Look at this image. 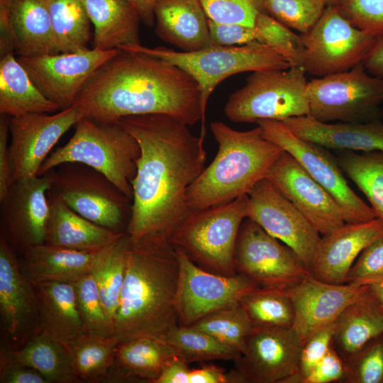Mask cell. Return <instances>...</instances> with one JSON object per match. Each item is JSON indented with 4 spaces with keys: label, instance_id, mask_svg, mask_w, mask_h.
Returning <instances> with one entry per match:
<instances>
[{
    "label": "cell",
    "instance_id": "6da1fadb",
    "mask_svg": "<svg viewBox=\"0 0 383 383\" xmlns=\"http://www.w3.org/2000/svg\"><path fill=\"white\" fill-rule=\"evenodd\" d=\"M120 123L138 141L140 155L131 184V213L126 233L133 240L170 241L189 214L187 192L205 168L201 137L166 114L126 116Z\"/></svg>",
    "mask_w": 383,
    "mask_h": 383
},
{
    "label": "cell",
    "instance_id": "7a4b0ae2",
    "mask_svg": "<svg viewBox=\"0 0 383 383\" xmlns=\"http://www.w3.org/2000/svg\"><path fill=\"white\" fill-rule=\"evenodd\" d=\"M84 117L116 122L123 117L166 114L188 126L205 116L198 82L187 71L160 57L118 49L82 87L74 103Z\"/></svg>",
    "mask_w": 383,
    "mask_h": 383
},
{
    "label": "cell",
    "instance_id": "3957f363",
    "mask_svg": "<svg viewBox=\"0 0 383 383\" xmlns=\"http://www.w3.org/2000/svg\"><path fill=\"white\" fill-rule=\"evenodd\" d=\"M177 252L170 241L130 238L125 279L114 335L121 341L138 337L165 340L178 324Z\"/></svg>",
    "mask_w": 383,
    "mask_h": 383
},
{
    "label": "cell",
    "instance_id": "277c9868",
    "mask_svg": "<svg viewBox=\"0 0 383 383\" xmlns=\"http://www.w3.org/2000/svg\"><path fill=\"white\" fill-rule=\"evenodd\" d=\"M210 129L218 144V151L187 190V204L190 212L247 195L266 177L270 167L284 151L265 138L259 126L240 131L223 122L213 121Z\"/></svg>",
    "mask_w": 383,
    "mask_h": 383
},
{
    "label": "cell",
    "instance_id": "5b68a950",
    "mask_svg": "<svg viewBox=\"0 0 383 383\" xmlns=\"http://www.w3.org/2000/svg\"><path fill=\"white\" fill-rule=\"evenodd\" d=\"M140 155L136 139L118 122L83 117L72 136L48 155L38 175L67 162L87 165L104 175L131 201V182Z\"/></svg>",
    "mask_w": 383,
    "mask_h": 383
},
{
    "label": "cell",
    "instance_id": "8992f818",
    "mask_svg": "<svg viewBox=\"0 0 383 383\" xmlns=\"http://www.w3.org/2000/svg\"><path fill=\"white\" fill-rule=\"evenodd\" d=\"M248 196L206 209L191 211L172 233L170 242L199 267L218 274H237L234 250L246 218Z\"/></svg>",
    "mask_w": 383,
    "mask_h": 383
},
{
    "label": "cell",
    "instance_id": "52a82bcc",
    "mask_svg": "<svg viewBox=\"0 0 383 383\" xmlns=\"http://www.w3.org/2000/svg\"><path fill=\"white\" fill-rule=\"evenodd\" d=\"M118 49L154 55L187 71L199 84L204 116L210 95L225 79L241 72L290 67L283 57L258 41L235 46L211 45L192 52L177 51L162 46L148 48L141 44Z\"/></svg>",
    "mask_w": 383,
    "mask_h": 383
},
{
    "label": "cell",
    "instance_id": "ba28073f",
    "mask_svg": "<svg viewBox=\"0 0 383 383\" xmlns=\"http://www.w3.org/2000/svg\"><path fill=\"white\" fill-rule=\"evenodd\" d=\"M306 73L301 67L252 72L228 97L226 116L233 123H257L309 115Z\"/></svg>",
    "mask_w": 383,
    "mask_h": 383
},
{
    "label": "cell",
    "instance_id": "9c48e42d",
    "mask_svg": "<svg viewBox=\"0 0 383 383\" xmlns=\"http://www.w3.org/2000/svg\"><path fill=\"white\" fill-rule=\"evenodd\" d=\"M309 116L322 121L367 122L382 119L383 79L362 64L307 82Z\"/></svg>",
    "mask_w": 383,
    "mask_h": 383
},
{
    "label": "cell",
    "instance_id": "30bf717a",
    "mask_svg": "<svg viewBox=\"0 0 383 383\" xmlns=\"http://www.w3.org/2000/svg\"><path fill=\"white\" fill-rule=\"evenodd\" d=\"M50 171L48 194L85 218L121 231L126 217L131 216L132 202L104 175L77 162L64 163Z\"/></svg>",
    "mask_w": 383,
    "mask_h": 383
},
{
    "label": "cell",
    "instance_id": "8fae6325",
    "mask_svg": "<svg viewBox=\"0 0 383 383\" xmlns=\"http://www.w3.org/2000/svg\"><path fill=\"white\" fill-rule=\"evenodd\" d=\"M300 35L304 48L302 67L316 77L361 64L377 40L352 24L337 6H326L315 26Z\"/></svg>",
    "mask_w": 383,
    "mask_h": 383
},
{
    "label": "cell",
    "instance_id": "7c38bea8",
    "mask_svg": "<svg viewBox=\"0 0 383 383\" xmlns=\"http://www.w3.org/2000/svg\"><path fill=\"white\" fill-rule=\"evenodd\" d=\"M263 136L292 155L333 198L342 209L345 223H357L377 218L372 209L348 184L336 157L328 148L303 140L282 121L257 122Z\"/></svg>",
    "mask_w": 383,
    "mask_h": 383
},
{
    "label": "cell",
    "instance_id": "4fadbf2b",
    "mask_svg": "<svg viewBox=\"0 0 383 383\" xmlns=\"http://www.w3.org/2000/svg\"><path fill=\"white\" fill-rule=\"evenodd\" d=\"M234 265L260 287L288 290L311 274L296 254L245 218L236 239Z\"/></svg>",
    "mask_w": 383,
    "mask_h": 383
},
{
    "label": "cell",
    "instance_id": "5bb4252c",
    "mask_svg": "<svg viewBox=\"0 0 383 383\" xmlns=\"http://www.w3.org/2000/svg\"><path fill=\"white\" fill-rule=\"evenodd\" d=\"M174 249L179 269L176 301L179 325L191 326L215 311L240 302L244 295L260 287L242 274L224 276L208 272Z\"/></svg>",
    "mask_w": 383,
    "mask_h": 383
},
{
    "label": "cell",
    "instance_id": "9a60e30c",
    "mask_svg": "<svg viewBox=\"0 0 383 383\" xmlns=\"http://www.w3.org/2000/svg\"><path fill=\"white\" fill-rule=\"evenodd\" d=\"M247 196L246 218L289 247L310 271L321 239L318 231L266 178Z\"/></svg>",
    "mask_w": 383,
    "mask_h": 383
},
{
    "label": "cell",
    "instance_id": "2e32d148",
    "mask_svg": "<svg viewBox=\"0 0 383 383\" xmlns=\"http://www.w3.org/2000/svg\"><path fill=\"white\" fill-rule=\"evenodd\" d=\"M83 117L76 104L52 114L9 116V154L13 182L38 175L52 148Z\"/></svg>",
    "mask_w": 383,
    "mask_h": 383
},
{
    "label": "cell",
    "instance_id": "e0dca14e",
    "mask_svg": "<svg viewBox=\"0 0 383 383\" xmlns=\"http://www.w3.org/2000/svg\"><path fill=\"white\" fill-rule=\"evenodd\" d=\"M118 49H86L17 59L40 91L60 111L72 106L82 87Z\"/></svg>",
    "mask_w": 383,
    "mask_h": 383
},
{
    "label": "cell",
    "instance_id": "ac0fdd59",
    "mask_svg": "<svg viewBox=\"0 0 383 383\" xmlns=\"http://www.w3.org/2000/svg\"><path fill=\"white\" fill-rule=\"evenodd\" d=\"M301 348L292 328H255L234 370L240 383H282L297 372Z\"/></svg>",
    "mask_w": 383,
    "mask_h": 383
},
{
    "label": "cell",
    "instance_id": "d6986e66",
    "mask_svg": "<svg viewBox=\"0 0 383 383\" xmlns=\"http://www.w3.org/2000/svg\"><path fill=\"white\" fill-rule=\"evenodd\" d=\"M51 181L50 170L14 181L0 200L2 235L23 251L45 243Z\"/></svg>",
    "mask_w": 383,
    "mask_h": 383
},
{
    "label": "cell",
    "instance_id": "ffe728a7",
    "mask_svg": "<svg viewBox=\"0 0 383 383\" xmlns=\"http://www.w3.org/2000/svg\"><path fill=\"white\" fill-rule=\"evenodd\" d=\"M0 315L1 328L13 349L39 332V306L35 286L21 270L6 239L0 237Z\"/></svg>",
    "mask_w": 383,
    "mask_h": 383
},
{
    "label": "cell",
    "instance_id": "44dd1931",
    "mask_svg": "<svg viewBox=\"0 0 383 383\" xmlns=\"http://www.w3.org/2000/svg\"><path fill=\"white\" fill-rule=\"evenodd\" d=\"M267 179L323 235L343 226L341 208L289 153L284 151L270 167Z\"/></svg>",
    "mask_w": 383,
    "mask_h": 383
},
{
    "label": "cell",
    "instance_id": "7402d4cb",
    "mask_svg": "<svg viewBox=\"0 0 383 383\" xmlns=\"http://www.w3.org/2000/svg\"><path fill=\"white\" fill-rule=\"evenodd\" d=\"M368 287L350 283H328L310 274L287 290L294 310L292 328L301 345L315 332L335 322Z\"/></svg>",
    "mask_w": 383,
    "mask_h": 383
},
{
    "label": "cell",
    "instance_id": "603a6c76",
    "mask_svg": "<svg viewBox=\"0 0 383 383\" xmlns=\"http://www.w3.org/2000/svg\"><path fill=\"white\" fill-rule=\"evenodd\" d=\"M382 237L383 221L378 218L345 223L323 235L310 269L311 274L328 283H345L351 267L362 251Z\"/></svg>",
    "mask_w": 383,
    "mask_h": 383
},
{
    "label": "cell",
    "instance_id": "cb8c5ba5",
    "mask_svg": "<svg viewBox=\"0 0 383 383\" xmlns=\"http://www.w3.org/2000/svg\"><path fill=\"white\" fill-rule=\"evenodd\" d=\"M299 138L328 149L383 152V122L327 123L309 115L291 117L282 121Z\"/></svg>",
    "mask_w": 383,
    "mask_h": 383
},
{
    "label": "cell",
    "instance_id": "d4e9b609",
    "mask_svg": "<svg viewBox=\"0 0 383 383\" xmlns=\"http://www.w3.org/2000/svg\"><path fill=\"white\" fill-rule=\"evenodd\" d=\"M112 245L81 251L43 243L24 251L21 267L33 285L45 282L74 283L91 273Z\"/></svg>",
    "mask_w": 383,
    "mask_h": 383
},
{
    "label": "cell",
    "instance_id": "484cf974",
    "mask_svg": "<svg viewBox=\"0 0 383 383\" xmlns=\"http://www.w3.org/2000/svg\"><path fill=\"white\" fill-rule=\"evenodd\" d=\"M155 32L183 52L212 45L209 18L199 0H159L154 9Z\"/></svg>",
    "mask_w": 383,
    "mask_h": 383
},
{
    "label": "cell",
    "instance_id": "4316f807",
    "mask_svg": "<svg viewBox=\"0 0 383 383\" xmlns=\"http://www.w3.org/2000/svg\"><path fill=\"white\" fill-rule=\"evenodd\" d=\"M49 215L45 243L81 250H99L125 233L101 226L78 214L60 199L48 194Z\"/></svg>",
    "mask_w": 383,
    "mask_h": 383
},
{
    "label": "cell",
    "instance_id": "83f0119b",
    "mask_svg": "<svg viewBox=\"0 0 383 383\" xmlns=\"http://www.w3.org/2000/svg\"><path fill=\"white\" fill-rule=\"evenodd\" d=\"M39 306V332L67 347L85 335L74 283L45 282L34 284Z\"/></svg>",
    "mask_w": 383,
    "mask_h": 383
},
{
    "label": "cell",
    "instance_id": "f1b7e54d",
    "mask_svg": "<svg viewBox=\"0 0 383 383\" xmlns=\"http://www.w3.org/2000/svg\"><path fill=\"white\" fill-rule=\"evenodd\" d=\"M382 334L383 307L369 285L335 321L332 345L347 362L369 341Z\"/></svg>",
    "mask_w": 383,
    "mask_h": 383
},
{
    "label": "cell",
    "instance_id": "f546056e",
    "mask_svg": "<svg viewBox=\"0 0 383 383\" xmlns=\"http://www.w3.org/2000/svg\"><path fill=\"white\" fill-rule=\"evenodd\" d=\"M94 25L92 47L111 50L140 44L139 13L128 0H83Z\"/></svg>",
    "mask_w": 383,
    "mask_h": 383
},
{
    "label": "cell",
    "instance_id": "4dcf8cb0",
    "mask_svg": "<svg viewBox=\"0 0 383 383\" xmlns=\"http://www.w3.org/2000/svg\"><path fill=\"white\" fill-rule=\"evenodd\" d=\"M177 356V350L165 340L138 337L123 341L117 347L109 382L138 379L155 383Z\"/></svg>",
    "mask_w": 383,
    "mask_h": 383
},
{
    "label": "cell",
    "instance_id": "1f68e13d",
    "mask_svg": "<svg viewBox=\"0 0 383 383\" xmlns=\"http://www.w3.org/2000/svg\"><path fill=\"white\" fill-rule=\"evenodd\" d=\"M21 57L60 52L51 25L47 0H5Z\"/></svg>",
    "mask_w": 383,
    "mask_h": 383
},
{
    "label": "cell",
    "instance_id": "d6a6232c",
    "mask_svg": "<svg viewBox=\"0 0 383 383\" xmlns=\"http://www.w3.org/2000/svg\"><path fill=\"white\" fill-rule=\"evenodd\" d=\"M59 107L37 88L14 56L0 60V113L10 117L27 113H54Z\"/></svg>",
    "mask_w": 383,
    "mask_h": 383
},
{
    "label": "cell",
    "instance_id": "836d02e7",
    "mask_svg": "<svg viewBox=\"0 0 383 383\" xmlns=\"http://www.w3.org/2000/svg\"><path fill=\"white\" fill-rule=\"evenodd\" d=\"M0 358L35 370L49 383L79 382L72 372L67 347L43 332L18 348L1 350Z\"/></svg>",
    "mask_w": 383,
    "mask_h": 383
},
{
    "label": "cell",
    "instance_id": "e575fe53",
    "mask_svg": "<svg viewBox=\"0 0 383 383\" xmlns=\"http://www.w3.org/2000/svg\"><path fill=\"white\" fill-rule=\"evenodd\" d=\"M120 343L116 335L99 338L85 334L69 345L72 370L79 381L109 382Z\"/></svg>",
    "mask_w": 383,
    "mask_h": 383
},
{
    "label": "cell",
    "instance_id": "d590c367",
    "mask_svg": "<svg viewBox=\"0 0 383 383\" xmlns=\"http://www.w3.org/2000/svg\"><path fill=\"white\" fill-rule=\"evenodd\" d=\"M129 245L130 237L125 233L91 272L96 281L101 304L113 335Z\"/></svg>",
    "mask_w": 383,
    "mask_h": 383
},
{
    "label": "cell",
    "instance_id": "8d00e7d4",
    "mask_svg": "<svg viewBox=\"0 0 383 383\" xmlns=\"http://www.w3.org/2000/svg\"><path fill=\"white\" fill-rule=\"evenodd\" d=\"M60 52L88 49L91 21L83 0H47Z\"/></svg>",
    "mask_w": 383,
    "mask_h": 383
},
{
    "label": "cell",
    "instance_id": "74e56055",
    "mask_svg": "<svg viewBox=\"0 0 383 383\" xmlns=\"http://www.w3.org/2000/svg\"><path fill=\"white\" fill-rule=\"evenodd\" d=\"M335 157L343 173L365 195L377 218L383 221V152L339 150Z\"/></svg>",
    "mask_w": 383,
    "mask_h": 383
},
{
    "label": "cell",
    "instance_id": "f35d334b",
    "mask_svg": "<svg viewBox=\"0 0 383 383\" xmlns=\"http://www.w3.org/2000/svg\"><path fill=\"white\" fill-rule=\"evenodd\" d=\"M240 304L254 328L292 327L294 310L287 290L257 287L244 295Z\"/></svg>",
    "mask_w": 383,
    "mask_h": 383
},
{
    "label": "cell",
    "instance_id": "ab89813d",
    "mask_svg": "<svg viewBox=\"0 0 383 383\" xmlns=\"http://www.w3.org/2000/svg\"><path fill=\"white\" fill-rule=\"evenodd\" d=\"M165 340L187 364L216 360H234L240 355L237 350L192 326L177 324L167 333Z\"/></svg>",
    "mask_w": 383,
    "mask_h": 383
},
{
    "label": "cell",
    "instance_id": "60d3db41",
    "mask_svg": "<svg viewBox=\"0 0 383 383\" xmlns=\"http://www.w3.org/2000/svg\"><path fill=\"white\" fill-rule=\"evenodd\" d=\"M191 326L211 335L240 353L254 328L240 302L215 311Z\"/></svg>",
    "mask_w": 383,
    "mask_h": 383
},
{
    "label": "cell",
    "instance_id": "b9f144b4",
    "mask_svg": "<svg viewBox=\"0 0 383 383\" xmlns=\"http://www.w3.org/2000/svg\"><path fill=\"white\" fill-rule=\"evenodd\" d=\"M256 41L270 47L289 63L290 67H301L304 48L301 35L260 11L255 21Z\"/></svg>",
    "mask_w": 383,
    "mask_h": 383
},
{
    "label": "cell",
    "instance_id": "7bdbcfd3",
    "mask_svg": "<svg viewBox=\"0 0 383 383\" xmlns=\"http://www.w3.org/2000/svg\"><path fill=\"white\" fill-rule=\"evenodd\" d=\"M262 11L291 29L304 34L322 16L324 0H260Z\"/></svg>",
    "mask_w": 383,
    "mask_h": 383
},
{
    "label": "cell",
    "instance_id": "ee69618b",
    "mask_svg": "<svg viewBox=\"0 0 383 383\" xmlns=\"http://www.w3.org/2000/svg\"><path fill=\"white\" fill-rule=\"evenodd\" d=\"M79 313L86 334L99 338L113 335L91 273L74 282Z\"/></svg>",
    "mask_w": 383,
    "mask_h": 383
},
{
    "label": "cell",
    "instance_id": "f6af8a7d",
    "mask_svg": "<svg viewBox=\"0 0 383 383\" xmlns=\"http://www.w3.org/2000/svg\"><path fill=\"white\" fill-rule=\"evenodd\" d=\"M345 363L342 382L382 383L383 334L369 341Z\"/></svg>",
    "mask_w": 383,
    "mask_h": 383
},
{
    "label": "cell",
    "instance_id": "bcb514c9",
    "mask_svg": "<svg viewBox=\"0 0 383 383\" xmlns=\"http://www.w3.org/2000/svg\"><path fill=\"white\" fill-rule=\"evenodd\" d=\"M209 19L254 26L262 11L260 0H199Z\"/></svg>",
    "mask_w": 383,
    "mask_h": 383
},
{
    "label": "cell",
    "instance_id": "7dc6e473",
    "mask_svg": "<svg viewBox=\"0 0 383 383\" xmlns=\"http://www.w3.org/2000/svg\"><path fill=\"white\" fill-rule=\"evenodd\" d=\"M337 7L357 28L383 35V0H345Z\"/></svg>",
    "mask_w": 383,
    "mask_h": 383
},
{
    "label": "cell",
    "instance_id": "c3c4849f",
    "mask_svg": "<svg viewBox=\"0 0 383 383\" xmlns=\"http://www.w3.org/2000/svg\"><path fill=\"white\" fill-rule=\"evenodd\" d=\"M335 321L315 332L302 345L297 372L282 383H301L332 345Z\"/></svg>",
    "mask_w": 383,
    "mask_h": 383
},
{
    "label": "cell",
    "instance_id": "681fc988",
    "mask_svg": "<svg viewBox=\"0 0 383 383\" xmlns=\"http://www.w3.org/2000/svg\"><path fill=\"white\" fill-rule=\"evenodd\" d=\"M383 279V237L366 247L351 267L345 283L369 285Z\"/></svg>",
    "mask_w": 383,
    "mask_h": 383
},
{
    "label": "cell",
    "instance_id": "f907efd6",
    "mask_svg": "<svg viewBox=\"0 0 383 383\" xmlns=\"http://www.w3.org/2000/svg\"><path fill=\"white\" fill-rule=\"evenodd\" d=\"M208 23L212 45L235 46L256 41L257 35L254 26L217 23L210 19Z\"/></svg>",
    "mask_w": 383,
    "mask_h": 383
},
{
    "label": "cell",
    "instance_id": "816d5d0a",
    "mask_svg": "<svg viewBox=\"0 0 383 383\" xmlns=\"http://www.w3.org/2000/svg\"><path fill=\"white\" fill-rule=\"evenodd\" d=\"M345 370V360L331 345L327 353L302 380L301 383L342 382Z\"/></svg>",
    "mask_w": 383,
    "mask_h": 383
},
{
    "label": "cell",
    "instance_id": "f5cc1de1",
    "mask_svg": "<svg viewBox=\"0 0 383 383\" xmlns=\"http://www.w3.org/2000/svg\"><path fill=\"white\" fill-rule=\"evenodd\" d=\"M1 383H49L35 370L13 361L0 358Z\"/></svg>",
    "mask_w": 383,
    "mask_h": 383
},
{
    "label": "cell",
    "instance_id": "db71d44e",
    "mask_svg": "<svg viewBox=\"0 0 383 383\" xmlns=\"http://www.w3.org/2000/svg\"><path fill=\"white\" fill-rule=\"evenodd\" d=\"M9 116L1 114L0 118V200L6 194L13 183L9 154Z\"/></svg>",
    "mask_w": 383,
    "mask_h": 383
},
{
    "label": "cell",
    "instance_id": "11a10c76",
    "mask_svg": "<svg viewBox=\"0 0 383 383\" xmlns=\"http://www.w3.org/2000/svg\"><path fill=\"white\" fill-rule=\"evenodd\" d=\"M189 383H240V380L235 370L226 372L224 369L210 364L191 370Z\"/></svg>",
    "mask_w": 383,
    "mask_h": 383
},
{
    "label": "cell",
    "instance_id": "9f6ffc18",
    "mask_svg": "<svg viewBox=\"0 0 383 383\" xmlns=\"http://www.w3.org/2000/svg\"><path fill=\"white\" fill-rule=\"evenodd\" d=\"M18 40L10 21L5 0H0V56L16 53Z\"/></svg>",
    "mask_w": 383,
    "mask_h": 383
},
{
    "label": "cell",
    "instance_id": "6f0895ef",
    "mask_svg": "<svg viewBox=\"0 0 383 383\" xmlns=\"http://www.w3.org/2000/svg\"><path fill=\"white\" fill-rule=\"evenodd\" d=\"M181 357L171 360L155 383H189L191 370Z\"/></svg>",
    "mask_w": 383,
    "mask_h": 383
},
{
    "label": "cell",
    "instance_id": "680465c9",
    "mask_svg": "<svg viewBox=\"0 0 383 383\" xmlns=\"http://www.w3.org/2000/svg\"><path fill=\"white\" fill-rule=\"evenodd\" d=\"M362 64L369 74L383 79V35L377 38Z\"/></svg>",
    "mask_w": 383,
    "mask_h": 383
},
{
    "label": "cell",
    "instance_id": "91938a15",
    "mask_svg": "<svg viewBox=\"0 0 383 383\" xmlns=\"http://www.w3.org/2000/svg\"><path fill=\"white\" fill-rule=\"evenodd\" d=\"M135 8L141 21L148 27L155 24L154 9L159 0H128Z\"/></svg>",
    "mask_w": 383,
    "mask_h": 383
},
{
    "label": "cell",
    "instance_id": "94428289",
    "mask_svg": "<svg viewBox=\"0 0 383 383\" xmlns=\"http://www.w3.org/2000/svg\"><path fill=\"white\" fill-rule=\"evenodd\" d=\"M374 294L383 307V279L369 284Z\"/></svg>",
    "mask_w": 383,
    "mask_h": 383
},
{
    "label": "cell",
    "instance_id": "6125c7cd",
    "mask_svg": "<svg viewBox=\"0 0 383 383\" xmlns=\"http://www.w3.org/2000/svg\"><path fill=\"white\" fill-rule=\"evenodd\" d=\"M326 6H338L345 0H324Z\"/></svg>",
    "mask_w": 383,
    "mask_h": 383
},
{
    "label": "cell",
    "instance_id": "be15d7a7",
    "mask_svg": "<svg viewBox=\"0 0 383 383\" xmlns=\"http://www.w3.org/2000/svg\"><path fill=\"white\" fill-rule=\"evenodd\" d=\"M381 117H382V119H383V106L382 108Z\"/></svg>",
    "mask_w": 383,
    "mask_h": 383
},
{
    "label": "cell",
    "instance_id": "e7e4bbea",
    "mask_svg": "<svg viewBox=\"0 0 383 383\" xmlns=\"http://www.w3.org/2000/svg\"><path fill=\"white\" fill-rule=\"evenodd\" d=\"M382 383H383V382H382Z\"/></svg>",
    "mask_w": 383,
    "mask_h": 383
}]
</instances>
